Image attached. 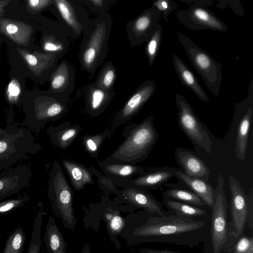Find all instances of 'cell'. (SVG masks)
<instances>
[{
  "label": "cell",
  "mask_w": 253,
  "mask_h": 253,
  "mask_svg": "<svg viewBox=\"0 0 253 253\" xmlns=\"http://www.w3.org/2000/svg\"><path fill=\"white\" fill-rule=\"evenodd\" d=\"M62 165L75 190L79 191L85 185L93 184L92 173L83 164L65 159L62 161Z\"/></svg>",
  "instance_id": "29"
},
{
  "label": "cell",
  "mask_w": 253,
  "mask_h": 253,
  "mask_svg": "<svg viewBox=\"0 0 253 253\" xmlns=\"http://www.w3.org/2000/svg\"><path fill=\"white\" fill-rule=\"evenodd\" d=\"M155 89L156 83L152 80H147L140 84L115 116L109 134L134 117L151 98Z\"/></svg>",
  "instance_id": "15"
},
{
  "label": "cell",
  "mask_w": 253,
  "mask_h": 253,
  "mask_svg": "<svg viewBox=\"0 0 253 253\" xmlns=\"http://www.w3.org/2000/svg\"><path fill=\"white\" fill-rule=\"evenodd\" d=\"M82 209L84 212V228H91L97 232L100 221H104L110 242L117 250H121L122 246L118 237L125 224L121 212L130 213L135 209L128 205H117L107 196H103L100 202L90 203L88 208L83 207Z\"/></svg>",
  "instance_id": "4"
},
{
  "label": "cell",
  "mask_w": 253,
  "mask_h": 253,
  "mask_svg": "<svg viewBox=\"0 0 253 253\" xmlns=\"http://www.w3.org/2000/svg\"><path fill=\"white\" fill-rule=\"evenodd\" d=\"M81 130L80 126L67 121L56 126H50L46 133L53 145L64 150L72 144Z\"/></svg>",
  "instance_id": "26"
},
{
  "label": "cell",
  "mask_w": 253,
  "mask_h": 253,
  "mask_svg": "<svg viewBox=\"0 0 253 253\" xmlns=\"http://www.w3.org/2000/svg\"><path fill=\"white\" fill-rule=\"evenodd\" d=\"M174 177L199 196L211 209L214 202V189L210 183L198 178L190 177L180 169L175 173Z\"/></svg>",
  "instance_id": "28"
},
{
  "label": "cell",
  "mask_w": 253,
  "mask_h": 253,
  "mask_svg": "<svg viewBox=\"0 0 253 253\" xmlns=\"http://www.w3.org/2000/svg\"><path fill=\"white\" fill-rule=\"evenodd\" d=\"M32 172L28 165H19L0 173V201L16 194L29 185Z\"/></svg>",
  "instance_id": "18"
},
{
  "label": "cell",
  "mask_w": 253,
  "mask_h": 253,
  "mask_svg": "<svg viewBox=\"0 0 253 253\" xmlns=\"http://www.w3.org/2000/svg\"><path fill=\"white\" fill-rule=\"evenodd\" d=\"M77 2L84 3L87 5L94 13L98 14L107 12L109 4L112 2V0H76Z\"/></svg>",
  "instance_id": "43"
},
{
  "label": "cell",
  "mask_w": 253,
  "mask_h": 253,
  "mask_svg": "<svg viewBox=\"0 0 253 253\" xmlns=\"http://www.w3.org/2000/svg\"><path fill=\"white\" fill-rule=\"evenodd\" d=\"M6 128V133L0 138V171L38 153L42 148L28 128L17 123L7 125Z\"/></svg>",
  "instance_id": "5"
},
{
  "label": "cell",
  "mask_w": 253,
  "mask_h": 253,
  "mask_svg": "<svg viewBox=\"0 0 253 253\" xmlns=\"http://www.w3.org/2000/svg\"><path fill=\"white\" fill-rule=\"evenodd\" d=\"M20 91V86L18 81L16 79L11 80L6 90V97L11 107L12 105L18 104Z\"/></svg>",
  "instance_id": "42"
},
{
  "label": "cell",
  "mask_w": 253,
  "mask_h": 253,
  "mask_svg": "<svg viewBox=\"0 0 253 253\" xmlns=\"http://www.w3.org/2000/svg\"><path fill=\"white\" fill-rule=\"evenodd\" d=\"M81 253H91L89 244L86 243L83 245Z\"/></svg>",
  "instance_id": "49"
},
{
  "label": "cell",
  "mask_w": 253,
  "mask_h": 253,
  "mask_svg": "<svg viewBox=\"0 0 253 253\" xmlns=\"http://www.w3.org/2000/svg\"><path fill=\"white\" fill-rule=\"evenodd\" d=\"M176 17L181 25L191 30L218 32L228 30L226 25L205 6L190 5L187 9L177 10Z\"/></svg>",
  "instance_id": "13"
},
{
  "label": "cell",
  "mask_w": 253,
  "mask_h": 253,
  "mask_svg": "<svg viewBox=\"0 0 253 253\" xmlns=\"http://www.w3.org/2000/svg\"><path fill=\"white\" fill-rule=\"evenodd\" d=\"M115 92L104 90L93 83L88 85L85 90V109L87 114L96 117L103 113L112 101Z\"/></svg>",
  "instance_id": "24"
},
{
  "label": "cell",
  "mask_w": 253,
  "mask_h": 253,
  "mask_svg": "<svg viewBox=\"0 0 253 253\" xmlns=\"http://www.w3.org/2000/svg\"><path fill=\"white\" fill-rule=\"evenodd\" d=\"M30 200L27 193L17 198L0 201V214L7 213L24 206Z\"/></svg>",
  "instance_id": "39"
},
{
  "label": "cell",
  "mask_w": 253,
  "mask_h": 253,
  "mask_svg": "<svg viewBox=\"0 0 253 253\" xmlns=\"http://www.w3.org/2000/svg\"><path fill=\"white\" fill-rule=\"evenodd\" d=\"M47 194L54 214L61 219L65 228L74 231L77 219L73 205L74 193L56 160L49 173Z\"/></svg>",
  "instance_id": "6"
},
{
  "label": "cell",
  "mask_w": 253,
  "mask_h": 253,
  "mask_svg": "<svg viewBox=\"0 0 253 253\" xmlns=\"http://www.w3.org/2000/svg\"><path fill=\"white\" fill-rule=\"evenodd\" d=\"M168 186L162 193L164 199L176 201L197 207L206 206L199 196L189 189L175 187L172 184H169Z\"/></svg>",
  "instance_id": "32"
},
{
  "label": "cell",
  "mask_w": 253,
  "mask_h": 253,
  "mask_svg": "<svg viewBox=\"0 0 253 253\" xmlns=\"http://www.w3.org/2000/svg\"><path fill=\"white\" fill-rule=\"evenodd\" d=\"M38 211L35 218L31 239L27 253H40L41 241V227L42 217L45 214L42 202L38 204Z\"/></svg>",
  "instance_id": "35"
},
{
  "label": "cell",
  "mask_w": 253,
  "mask_h": 253,
  "mask_svg": "<svg viewBox=\"0 0 253 253\" xmlns=\"http://www.w3.org/2000/svg\"><path fill=\"white\" fill-rule=\"evenodd\" d=\"M68 37L70 38L71 35L66 29L59 31L56 34H46L42 38L43 50L54 54L60 59L67 53L69 47Z\"/></svg>",
  "instance_id": "30"
},
{
  "label": "cell",
  "mask_w": 253,
  "mask_h": 253,
  "mask_svg": "<svg viewBox=\"0 0 253 253\" xmlns=\"http://www.w3.org/2000/svg\"><path fill=\"white\" fill-rule=\"evenodd\" d=\"M43 241L47 253H67L66 242L52 216L48 220Z\"/></svg>",
  "instance_id": "31"
},
{
  "label": "cell",
  "mask_w": 253,
  "mask_h": 253,
  "mask_svg": "<svg viewBox=\"0 0 253 253\" xmlns=\"http://www.w3.org/2000/svg\"><path fill=\"white\" fill-rule=\"evenodd\" d=\"M122 188V189L114 191L119 198V202L115 204L125 203L135 210L142 209L149 213L161 216L172 214L163 209L162 203L157 200L148 189L133 186H125Z\"/></svg>",
  "instance_id": "14"
},
{
  "label": "cell",
  "mask_w": 253,
  "mask_h": 253,
  "mask_svg": "<svg viewBox=\"0 0 253 253\" xmlns=\"http://www.w3.org/2000/svg\"><path fill=\"white\" fill-rule=\"evenodd\" d=\"M175 100L178 111L177 123L181 130L193 144L211 153L212 142L210 135L187 100L182 95L176 93Z\"/></svg>",
  "instance_id": "11"
},
{
  "label": "cell",
  "mask_w": 253,
  "mask_h": 253,
  "mask_svg": "<svg viewBox=\"0 0 253 253\" xmlns=\"http://www.w3.org/2000/svg\"><path fill=\"white\" fill-rule=\"evenodd\" d=\"M172 61L175 71L181 83L191 89L202 101L209 103L210 99L204 91L192 71L175 53L172 54Z\"/></svg>",
  "instance_id": "27"
},
{
  "label": "cell",
  "mask_w": 253,
  "mask_h": 253,
  "mask_svg": "<svg viewBox=\"0 0 253 253\" xmlns=\"http://www.w3.org/2000/svg\"><path fill=\"white\" fill-rule=\"evenodd\" d=\"M119 236L130 247L146 243H162L198 246L210 236V227L205 222L172 214L159 216L143 210L128 213Z\"/></svg>",
  "instance_id": "1"
},
{
  "label": "cell",
  "mask_w": 253,
  "mask_h": 253,
  "mask_svg": "<svg viewBox=\"0 0 253 253\" xmlns=\"http://www.w3.org/2000/svg\"><path fill=\"white\" fill-rule=\"evenodd\" d=\"M152 5L154 6L162 14V16L167 22H168V16L177 7L176 3L172 0H158L154 1Z\"/></svg>",
  "instance_id": "41"
},
{
  "label": "cell",
  "mask_w": 253,
  "mask_h": 253,
  "mask_svg": "<svg viewBox=\"0 0 253 253\" xmlns=\"http://www.w3.org/2000/svg\"><path fill=\"white\" fill-rule=\"evenodd\" d=\"M140 253H181L179 252L172 251L167 249L159 250L150 248H141L138 249Z\"/></svg>",
  "instance_id": "47"
},
{
  "label": "cell",
  "mask_w": 253,
  "mask_h": 253,
  "mask_svg": "<svg viewBox=\"0 0 253 253\" xmlns=\"http://www.w3.org/2000/svg\"><path fill=\"white\" fill-rule=\"evenodd\" d=\"M229 186L231 197L229 203L231 221L229 222L230 236L235 242L243 235L246 225L251 230L253 226V191L246 193L240 182L229 175Z\"/></svg>",
  "instance_id": "9"
},
{
  "label": "cell",
  "mask_w": 253,
  "mask_h": 253,
  "mask_svg": "<svg viewBox=\"0 0 253 253\" xmlns=\"http://www.w3.org/2000/svg\"><path fill=\"white\" fill-rule=\"evenodd\" d=\"M53 0H28L27 6L28 10L35 14L53 4Z\"/></svg>",
  "instance_id": "44"
},
{
  "label": "cell",
  "mask_w": 253,
  "mask_h": 253,
  "mask_svg": "<svg viewBox=\"0 0 253 253\" xmlns=\"http://www.w3.org/2000/svg\"><path fill=\"white\" fill-rule=\"evenodd\" d=\"M76 0H53L57 16L71 34L77 39L87 29L90 19L88 13Z\"/></svg>",
  "instance_id": "12"
},
{
  "label": "cell",
  "mask_w": 253,
  "mask_h": 253,
  "mask_svg": "<svg viewBox=\"0 0 253 253\" xmlns=\"http://www.w3.org/2000/svg\"><path fill=\"white\" fill-rule=\"evenodd\" d=\"M116 77V70L112 61L110 60L102 66L93 84L104 90H113Z\"/></svg>",
  "instance_id": "34"
},
{
  "label": "cell",
  "mask_w": 253,
  "mask_h": 253,
  "mask_svg": "<svg viewBox=\"0 0 253 253\" xmlns=\"http://www.w3.org/2000/svg\"><path fill=\"white\" fill-rule=\"evenodd\" d=\"M67 110V103L49 93L35 98L32 105L25 109V119L17 124L38 134L44 128L46 123L60 119Z\"/></svg>",
  "instance_id": "10"
},
{
  "label": "cell",
  "mask_w": 253,
  "mask_h": 253,
  "mask_svg": "<svg viewBox=\"0 0 253 253\" xmlns=\"http://www.w3.org/2000/svg\"><path fill=\"white\" fill-rule=\"evenodd\" d=\"M17 50L28 68L34 74L41 76L45 73L50 76L56 69L60 59L56 55L39 51L30 52L24 48L17 47Z\"/></svg>",
  "instance_id": "22"
},
{
  "label": "cell",
  "mask_w": 253,
  "mask_h": 253,
  "mask_svg": "<svg viewBox=\"0 0 253 253\" xmlns=\"http://www.w3.org/2000/svg\"><path fill=\"white\" fill-rule=\"evenodd\" d=\"M243 102L244 113L238 127L235 149L237 158L242 161L245 159L253 112V78L250 83L247 97Z\"/></svg>",
  "instance_id": "20"
},
{
  "label": "cell",
  "mask_w": 253,
  "mask_h": 253,
  "mask_svg": "<svg viewBox=\"0 0 253 253\" xmlns=\"http://www.w3.org/2000/svg\"><path fill=\"white\" fill-rule=\"evenodd\" d=\"M104 174L115 185L123 186L131 178L145 172L149 168L106 158L99 162Z\"/></svg>",
  "instance_id": "19"
},
{
  "label": "cell",
  "mask_w": 253,
  "mask_h": 253,
  "mask_svg": "<svg viewBox=\"0 0 253 253\" xmlns=\"http://www.w3.org/2000/svg\"><path fill=\"white\" fill-rule=\"evenodd\" d=\"M154 119L149 116L139 124L126 126L123 132L124 141L107 158L131 164L144 160L159 138Z\"/></svg>",
  "instance_id": "2"
},
{
  "label": "cell",
  "mask_w": 253,
  "mask_h": 253,
  "mask_svg": "<svg viewBox=\"0 0 253 253\" xmlns=\"http://www.w3.org/2000/svg\"><path fill=\"white\" fill-rule=\"evenodd\" d=\"M75 78L74 67L66 60L62 59L50 77L49 93L68 103L74 90Z\"/></svg>",
  "instance_id": "17"
},
{
  "label": "cell",
  "mask_w": 253,
  "mask_h": 253,
  "mask_svg": "<svg viewBox=\"0 0 253 253\" xmlns=\"http://www.w3.org/2000/svg\"><path fill=\"white\" fill-rule=\"evenodd\" d=\"M25 242V235L22 228H16L9 236L3 253H20Z\"/></svg>",
  "instance_id": "38"
},
{
  "label": "cell",
  "mask_w": 253,
  "mask_h": 253,
  "mask_svg": "<svg viewBox=\"0 0 253 253\" xmlns=\"http://www.w3.org/2000/svg\"><path fill=\"white\" fill-rule=\"evenodd\" d=\"M161 12L154 6L148 8L126 25L128 41L134 47L147 42L160 19Z\"/></svg>",
  "instance_id": "16"
},
{
  "label": "cell",
  "mask_w": 253,
  "mask_h": 253,
  "mask_svg": "<svg viewBox=\"0 0 253 253\" xmlns=\"http://www.w3.org/2000/svg\"><path fill=\"white\" fill-rule=\"evenodd\" d=\"M11 1V0H0V14L4 12L3 8Z\"/></svg>",
  "instance_id": "48"
},
{
  "label": "cell",
  "mask_w": 253,
  "mask_h": 253,
  "mask_svg": "<svg viewBox=\"0 0 253 253\" xmlns=\"http://www.w3.org/2000/svg\"><path fill=\"white\" fill-rule=\"evenodd\" d=\"M7 131V128L6 127L5 128L0 127V138L2 137Z\"/></svg>",
  "instance_id": "50"
},
{
  "label": "cell",
  "mask_w": 253,
  "mask_h": 253,
  "mask_svg": "<svg viewBox=\"0 0 253 253\" xmlns=\"http://www.w3.org/2000/svg\"><path fill=\"white\" fill-rule=\"evenodd\" d=\"M174 155L177 163L186 175L208 182L210 169L204 162L191 151L178 147L174 150Z\"/></svg>",
  "instance_id": "23"
},
{
  "label": "cell",
  "mask_w": 253,
  "mask_h": 253,
  "mask_svg": "<svg viewBox=\"0 0 253 253\" xmlns=\"http://www.w3.org/2000/svg\"><path fill=\"white\" fill-rule=\"evenodd\" d=\"M238 1L237 0H226L234 12L239 16H241L244 14V10L241 3H237Z\"/></svg>",
  "instance_id": "45"
},
{
  "label": "cell",
  "mask_w": 253,
  "mask_h": 253,
  "mask_svg": "<svg viewBox=\"0 0 253 253\" xmlns=\"http://www.w3.org/2000/svg\"><path fill=\"white\" fill-rule=\"evenodd\" d=\"M162 204L172 213L183 216L191 218L203 216L207 213L205 210L199 207L176 201L164 199Z\"/></svg>",
  "instance_id": "33"
},
{
  "label": "cell",
  "mask_w": 253,
  "mask_h": 253,
  "mask_svg": "<svg viewBox=\"0 0 253 253\" xmlns=\"http://www.w3.org/2000/svg\"><path fill=\"white\" fill-rule=\"evenodd\" d=\"M180 169L169 166L150 167L144 173L131 178L125 186H133L147 189H156L174 177Z\"/></svg>",
  "instance_id": "21"
},
{
  "label": "cell",
  "mask_w": 253,
  "mask_h": 253,
  "mask_svg": "<svg viewBox=\"0 0 253 253\" xmlns=\"http://www.w3.org/2000/svg\"><path fill=\"white\" fill-rule=\"evenodd\" d=\"M112 26L107 12L90 19L80 45L79 59L82 69L93 76L106 57Z\"/></svg>",
  "instance_id": "3"
},
{
  "label": "cell",
  "mask_w": 253,
  "mask_h": 253,
  "mask_svg": "<svg viewBox=\"0 0 253 253\" xmlns=\"http://www.w3.org/2000/svg\"><path fill=\"white\" fill-rule=\"evenodd\" d=\"M109 135V132L108 129L100 133L94 135H84L82 138V142L86 152L91 157L97 158L99 150Z\"/></svg>",
  "instance_id": "36"
},
{
  "label": "cell",
  "mask_w": 253,
  "mask_h": 253,
  "mask_svg": "<svg viewBox=\"0 0 253 253\" xmlns=\"http://www.w3.org/2000/svg\"><path fill=\"white\" fill-rule=\"evenodd\" d=\"M177 36L191 64L209 90L218 96L222 79V64L183 33L177 32Z\"/></svg>",
  "instance_id": "8"
},
{
  "label": "cell",
  "mask_w": 253,
  "mask_h": 253,
  "mask_svg": "<svg viewBox=\"0 0 253 253\" xmlns=\"http://www.w3.org/2000/svg\"><path fill=\"white\" fill-rule=\"evenodd\" d=\"M233 253H253V237L242 235L235 242Z\"/></svg>",
  "instance_id": "40"
},
{
  "label": "cell",
  "mask_w": 253,
  "mask_h": 253,
  "mask_svg": "<svg viewBox=\"0 0 253 253\" xmlns=\"http://www.w3.org/2000/svg\"><path fill=\"white\" fill-rule=\"evenodd\" d=\"M33 32V28L24 22L9 18L0 19V32L19 45L27 46Z\"/></svg>",
  "instance_id": "25"
},
{
  "label": "cell",
  "mask_w": 253,
  "mask_h": 253,
  "mask_svg": "<svg viewBox=\"0 0 253 253\" xmlns=\"http://www.w3.org/2000/svg\"><path fill=\"white\" fill-rule=\"evenodd\" d=\"M163 34V27L158 23L154 33L146 42L145 53L149 66H152L158 53Z\"/></svg>",
  "instance_id": "37"
},
{
  "label": "cell",
  "mask_w": 253,
  "mask_h": 253,
  "mask_svg": "<svg viewBox=\"0 0 253 253\" xmlns=\"http://www.w3.org/2000/svg\"><path fill=\"white\" fill-rule=\"evenodd\" d=\"M182 2L190 5H196L203 6H209L212 5L213 1L211 0H181Z\"/></svg>",
  "instance_id": "46"
},
{
  "label": "cell",
  "mask_w": 253,
  "mask_h": 253,
  "mask_svg": "<svg viewBox=\"0 0 253 253\" xmlns=\"http://www.w3.org/2000/svg\"><path fill=\"white\" fill-rule=\"evenodd\" d=\"M224 179L219 172L217 185L214 190V202L210 228V238L213 253L222 251L231 253L235 242L229 233L227 217V201L224 190Z\"/></svg>",
  "instance_id": "7"
}]
</instances>
